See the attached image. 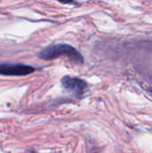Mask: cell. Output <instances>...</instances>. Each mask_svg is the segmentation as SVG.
Segmentation results:
<instances>
[{"label":"cell","instance_id":"obj_1","mask_svg":"<svg viewBox=\"0 0 152 153\" xmlns=\"http://www.w3.org/2000/svg\"><path fill=\"white\" fill-rule=\"evenodd\" d=\"M39 57L43 60H53L62 56H66L75 64H82L83 57L81 53L68 44H56L43 48L39 53Z\"/></svg>","mask_w":152,"mask_h":153},{"label":"cell","instance_id":"obj_2","mask_svg":"<svg viewBox=\"0 0 152 153\" xmlns=\"http://www.w3.org/2000/svg\"><path fill=\"white\" fill-rule=\"evenodd\" d=\"M35 71L34 67L20 63L0 64V75L5 76H24Z\"/></svg>","mask_w":152,"mask_h":153},{"label":"cell","instance_id":"obj_3","mask_svg":"<svg viewBox=\"0 0 152 153\" xmlns=\"http://www.w3.org/2000/svg\"><path fill=\"white\" fill-rule=\"evenodd\" d=\"M61 83L64 89L73 94L75 97H81L88 88V84L84 80L69 75L64 76L61 80Z\"/></svg>","mask_w":152,"mask_h":153},{"label":"cell","instance_id":"obj_4","mask_svg":"<svg viewBox=\"0 0 152 153\" xmlns=\"http://www.w3.org/2000/svg\"><path fill=\"white\" fill-rule=\"evenodd\" d=\"M62 4H76L75 0H57Z\"/></svg>","mask_w":152,"mask_h":153}]
</instances>
